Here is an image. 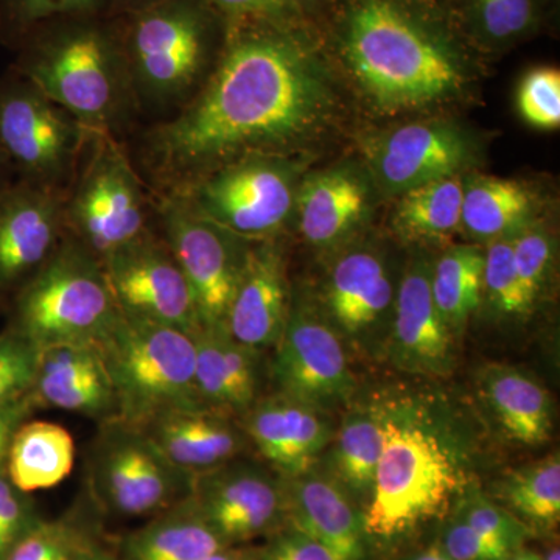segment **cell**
Segmentation results:
<instances>
[{
  "instance_id": "obj_43",
  "label": "cell",
  "mask_w": 560,
  "mask_h": 560,
  "mask_svg": "<svg viewBox=\"0 0 560 560\" xmlns=\"http://www.w3.org/2000/svg\"><path fill=\"white\" fill-rule=\"evenodd\" d=\"M35 503L28 493L14 488L7 477L5 467L0 466V560L40 521Z\"/></svg>"
},
{
  "instance_id": "obj_21",
  "label": "cell",
  "mask_w": 560,
  "mask_h": 560,
  "mask_svg": "<svg viewBox=\"0 0 560 560\" xmlns=\"http://www.w3.org/2000/svg\"><path fill=\"white\" fill-rule=\"evenodd\" d=\"M28 397L35 408H57L103 422L116 419V397L98 342L39 349Z\"/></svg>"
},
{
  "instance_id": "obj_49",
  "label": "cell",
  "mask_w": 560,
  "mask_h": 560,
  "mask_svg": "<svg viewBox=\"0 0 560 560\" xmlns=\"http://www.w3.org/2000/svg\"><path fill=\"white\" fill-rule=\"evenodd\" d=\"M205 560H257V552L232 545V547L220 548Z\"/></svg>"
},
{
  "instance_id": "obj_11",
  "label": "cell",
  "mask_w": 560,
  "mask_h": 560,
  "mask_svg": "<svg viewBox=\"0 0 560 560\" xmlns=\"http://www.w3.org/2000/svg\"><path fill=\"white\" fill-rule=\"evenodd\" d=\"M161 217L165 243L189 283L201 329H226L250 241L195 212L178 195L162 202Z\"/></svg>"
},
{
  "instance_id": "obj_27",
  "label": "cell",
  "mask_w": 560,
  "mask_h": 560,
  "mask_svg": "<svg viewBox=\"0 0 560 560\" xmlns=\"http://www.w3.org/2000/svg\"><path fill=\"white\" fill-rule=\"evenodd\" d=\"M482 399L511 440L545 444L551 436L550 394L536 378L506 364H488L480 374Z\"/></svg>"
},
{
  "instance_id": "obj_44",
  "label": "cell",
  "mask_w": 560,
  "mask_h": 560,
  "mask_svg": "<svg viewBox=\"0 0 560 560\" xmlns=\"http://www.w3.org/2000/svg\"><path fill=\"white\" fill-rule=\"evenodd\" d=\"M438 545L453 560H506L512 555L453 514L445 523Z\"/></svg>"
},
{
  "instance_id": "obj_4",
  "label": "cell",
  "mask_w": 560,
  "mask_h": 560,
  "mask_svg": "<svg viewBox=\"0 0 560 560\" xmlns=\"http://www.w3.org/2000/svg\"><path fill=\"white\" fill-rule=\"evenodd\" d=\"M14 72L90 131H108L127 91V58L105 28L79 22L28 36Z\"/></svg>"
},
{
  "instance_id": "obj_20",
  "label": "cell",
  "mask_w": 560,
  "mask_h": 560,
  "mask_svg": "<svg viewBox=\"0 0 560 560\" xmlns=\"http://www.w3.org/2000/svg\"><path fill=\"white\" fill-rule=\"evenodd\" d=\"M287 526L318 541L335 560H366L364 512L330 471L283 478Z\"/></svg>"
},
{
  "instance_id": "obj_24",
  "label": "cell",
  "mask_w": 560,
  "mask_h": 560,
  "mask_svg": "<svg viewBox=\"0 0 560 560\" xmlns=\"http://www.w3.org/2000/svg\"><path fill=\"white\" fill-rule=\"evenodd\" d=\"M394 285L381 254L352 249L335 261L324 287L329 318L350 340H371L394 305Z\"/></svg>"
},
{
  "instance_id": "obj_17",
  "label": "cell",
  "mask_w": 560,
  "mask_h": 560,
  "mask_svg": "<svg viewBox=\"0 0 560 560\" xmlns=\"http://www.w3.org/2000/svg\"><path fill=\"white\" fill-rule=\"evenodd\" d=\"M65 209L49 186L21 180L0 190V293H14L61 243Z\"/></svg>"
},
{
  "instance_id": "obj_42",
  "label": "cell",
  "mask_w": 560,
  "mask_h": 560,
  "mask_svg": "<svg viewBox=\"0 0 560 560\" xmlns=\"http://www.w3.org/2000/svg\"><path fill=\"white\" fill-rule=\"evenodd\" d=\"M39 349L16 330L0 334V404L31 394Z\"/></svg>"
},
{
  "instance_id": "obj_14",
  "label": "cell",
  "mask_w": 560,
  "mask_h": 560,
  "mask_svg": "<svg viewBox=\"0 0 560 560\" xmlns=\"http://www.w3.org/2000/svg\"><path fill=\"white\" fill-rule=\"evenodd\" d=\"M187 499L228 547L287 526L283 478L237 458L191 478Z\"/></svg>"
},
{
  "instance_id": "obj_53",
  "label": "cell",
  "mask_w": 560,
  "mask_h": 560,
  "mask_svg": "<svg viewBox=\"0 0 560 560\" xmlns=\"http://www.w3.org/2000/svg\"><path fill=\"white\" fill-rule=\"evenodd\" d=\"M125 5L135 7L136 11L145 9V7L153 5V3L161 2V0H120Z\"/></svg>"
},
{
  "instance_id": "obj_22",
  "label": "cell",
  "mask_w": 560,
  "mask_h": 560,
  "mask_svg": "<svg viewBox=\"0 0 560 560\" xmlns=\"http://www.w3.org/2000/svg\"><path fill=\"white\" fill-rule=\"evenodd\" d=\"M285 261L275 243H249L226 318L235 341L264 352L278 345L290 311Z\"/></svg>"
},
{
  "instance_id": "obj_51",
  "label": "cell",
  "mask_w": 560,
  "mask_h": 560,
  "mask_svg": "<svg viewBox=\"0 0 560 560\" xmlns=\"http://www.w3.org/2000/svg\"><path fill=\"white\" fill-rule=\"evenodd\" d=\"M411 560H453L445 555L444 551L441 550L440 545L434 544L433 547H430L429 550L420 552V555L415 556Z\"/></svg>"
},
{
  "instance_id": "obj_52",
  "label": "cell",
  "mask_w": 560,
  "mask_h": 560,
  "mask_svg": "<svg viewBox=\"0 0 560 560\" xmlns=\"http://www.w3.org/2000/svg\"><path fill=\"white\" fill-rule=\"evenodd\" d=\"M506 560H544V559H541L539 555H536V552L526 551V550H523V548H522V550L512 552L510 558H508Z\"/></svg>"
},
{
  "instance_id": "obj_30",
  "label": "cell",
  "mask_w": 560,
  "mask_h": 560,
  "mask_svg": "<svg viewBox=\"0 0 560 560\" xmlns=\"http://www.w3.org/2000/svg\"><path fill=\"white\" fill-rule=\"evenodd\" d=\"M383 451V427L375 404L352 408L331 440L330 474L364 512Z\"/></svg>"
},
{
  "instance_id": "obj_10",
  "label": "cell",
  "mask_w": 560,
  "mask_h": 560,
  "mask_svg": "<svg viewBox=\"0 0 560 560\" xmlns=\"http://www.w3.org/2000/svg\"><path fill=\"white\" fill-rule=\"evenodd\" d=\"M92 153L65 220L98 260L147 234V209L131 162L108 131H92Z\"/></svg>"
},
{
  "instance_id": "obj_19",
  "label": "cell",
  "mask_w": 560,
  "mask_h": 560,
  "mask_svg": "<svg viewBox=\"0 0 560 560\" xmlns=\"http://www.w3.org/2000/svg\"><path fill=\"white\" fill-rule=\"evenodd\" d=\"M241 418L248 441L282 478L311 470L334 440L329 411L279 393L257 400Z\"/></svg>"
},
{
  "instance_id": "obj_25",
  "label": "cell",
  "mask_w": 560,
  "mask_h": 560,
  "mask_svg": "<svg viewBox=\"0 0 560 560\" xmlns=\"http://www.w3.org/2000/svg\"><path fill=\"white\" fill-rule=\"evenodd\" d=\"M195 338V389L209 410L245 415L260 399L261 352L220 329H200Z\"/></svg>"
},
{
  "instance_id": "obj_54",
  "label": "cell",
  "mask_w": 560,
  "mask_h": 560,
  "mask_svg": "<svg viewBox=\"0 0 560 560\" xmlns=\"http://www.w3.org/2000/svg\"><path fill=\"white\" fill-rule=\"evenodd\" d=\"M10 436H0V466L5 464L7 447H9Z\"/></svg>"
},
{
  "instance_id": "obj_41",
  "label": "cell",
  "mask_w": 560,
  "mask_h": 560,
  "mask_svg": "<svg viewBox=\"0 0 560 560\" xmlns=\"http://www.w3.org/2000/svg\"><path fill=\"white\" fill-rule=\"evenodd\" d=\"M518 114L530 127L555 130L560 125V72L550 66L530 69L517 90Z\"/></svg>"
},
{
  "instance_id": "obj_36",
  "label": "cell",
  "mask_w": 560,
  "mask_h": 560,
  "mask_svg": "<svg viewBox=\"0 0 560 560\" xmlns=\"http://www.w3.org/2000/svg\"><path fill=\"white\" fill-rule=\"evenodd\" d=\"M103 0H0V40L21 46L40 25L60 18L84 20Z\"/></svg>"
},
{
  "instance_id": "obj_18",
  "label": "cell",
  "mask_w": 560,
  "mask_h": 560,
  "mask_svg": "<svg viewBox=\"0 0 560 560\" xmlns=\"http://www.w3.org/2000/svg\"><path fill=\"white\" fill-rule=\"evenodd\" d=\"M431 267L418 257L401 276L394 298L388 355L397 370L444 377L455 366V338L431 294Z\"/></svg>"
},
{
  "instance_id": "obj_33",
  "label": "cell",
  "mask_w": 560,
  "mask_h": 560,
  "mask_svg": "<svg viewBox=\"0 0 560 560\" xmlns=\"http://www.w3.org/2000/svg\"><path fill=\"white\" fill-rule=\"evenodd\" d=\"M501 506L530 530H551L560 521V459L558 453L512 470L497 486Z\"/></svg>"
},
{
  "instance_id": "obj_5",
  "label": "cell",
  "mask_w": 560,
  "mask_h": 560,
  "mask_svg": "<svg viewBox=\"0 0 560 560\" xmlns=\"http://www.w3.org/2000/svg\"><path fill=\"white\" fill-rule=\"evenodd\" d=\"M97 342L113 383L116 420L142 425L165 412L202 407L195 389L194 335L119 313Z\"/></svg>"
},
{
  "instance_id": "obj_46",
  "label": "cell",
  "mask_w": 560,
  "mask_h": 560,
  "mask_svg": "<svg viewBox=\"0 0 560 560\" xmlns=\"http://www.w3.org/2000/svg\"><path fill=\"white\" fill-rule=\"evenodd\" d=\"M205 2L232 18L272 20L287 10L291 0H205Z\"/></svg>"
},
{
  "instance_id": "obj_8",
  "label": "cell",
  "mask_w": 560,
  "mask_h": 560,
  "mask_svg": "<svg viewBox=\"0 0 560 560\" xmlns=\"http://www.w3.org/2000/svg\"><path fill=\"white\" fill-rule=\"evenodd\" d=\"M209 20L198 0H161L138 10L128 40V73L150 101L184 97L200 80Z\"/></svg>"
},
{
  "instance_id": "obj_9",
  "label": "cell",
  "mask_w": 560,
  "mask_h": 560,
  "mask_svg": "<svg viewBox=\"0 0 560 560\" xmlns=\"http://www.w3.org/2000/svg\"><path fill=\"white\" fill-rule=\"evenodd\" d=\"M103 423L90 459V485L102 510L154 517L189 495L191 478L171 466L138 427Z\"/></svg>"
},
{
  "instance_id": "obj_12",
  "label": "cell",
  "mask_w": 560,
  "mask_h": 560,
  "mask_svg": "<svg viewBox=\"0 0 560 560\" xmlns=\"http://www.w3.org/2000/svg\"><path fill=\"white\" fill-rule=\"evenodd\" d=\"M272 349L276 393L329 412L349 407L357 382L340 331L312 302L291 298L285 327Z\"/></svg>"
},
{
  "instance_id": "obj_1",
  "label": "cell",
  "mask_w": 560,
  "mask_h": 560,
  "mask_svg": "<svg viewBox=\"0 0 560 560\" xmlns=\"http://www.w3.org/2000/svg\"><path fill=\"white\" fill-rule=\"evenodd\" d=\"M329 106L326 75L302 40L278 28L241 32L198 97L150 136L151 160L190 183L231 158L302 138Z\"/></svg>"
},
{
  "instance_id": "obj_45",
  "label": "cell",
  "mask_w": 560,
  "mask_h": 560,
  "mask_svg": "<svg viewBox=\"0 0 560 560\" xmlns=\"http://www.w3.org/2000/svg\"><path fill=\"white\" fill-rule=\"evenodd\" d=\"M257 560H335L323 545L300 530L289 528L272 534L264 550L257 552Z\"/></svg>"
},
{
  "instance_id": "obj_13",
  "label": "cell",
  "mask_w": 560,
  "mask_h": 560,
  "mask_svg": "<svg viewBox=\"0 0 560 560\" xmlns=\"http://www.w3.org/2000/svg\"><path fill=\"white\" fill-rule=\"evenodd\" d=\"M91 132L16 72L0 80V149L22 180L51 187Z\"/></svg>"
},
{
  "instance_id": "obj_39",
  "label": "cell",
  "mask_w": 560,
  "mask_h": 560,
  "mask_svg": "<svg viewBox=\"0 0 560 560\" xmlns=\"http://www.w3.org/2000/svg\"><path fill=\"white\" fill-rule=\"evenodd\" d=\"M512 256L515 271L530 311L539 300L545 283L550 278L555 246L550 234L537 226H526L512 235Z\"/></svg>"
},
{
  "instance_id": "obj_38",
  "label": "cell",
  "mask_w": 560,
  "mask_h": 560,
  "mask_svg": "<svg viewBox=\"0 0 560 560\" xmlns=\"http://www.w3.org/2000/svg\"><path fill=\"white\" fill-rule=\"evenodd\" d=\"M92 537L70 518L38 523L9 552L5 560H73Z\"/></svg>"
},
{
  "instance_id": "obj_40",
  "label": "cell",
  "mask_w": 560,
  "mask_h": 560,
  "mask_svg": "<svg viewBox=\"0 0 560 560\" xmlns=\"http://www.w3.org/2000/svg\"><path fill=\"white\" fill-rule=\"evenodd\" d=\"M475 27L492 43H508L530 31L537 20V0H470Z\"/></svg>"
},
{
  "instance_id": "obj_2",
  "label": "cell",
  "mask_w": 560,
  "mask_h": 560,
  "mask_svg": "<svg viewBox=\"0 0 560 560\" xmlns=\"http://www.w3.org/2000/svg\"><path fill=\"white\" fill-rule=\"evenodd\" d=\"M383 451L364 508L371 540L393 541L441 517L470 485L466 445L451 419L415 397L375 404Z\"/></svg>"
},
{
  "instance_id": "obj_3",
  "label": "cell",
  "mask_w": 560,
  "mask_h": 560,
  "mask_svg": "<svg viewBox=\"0 0 560 560\" xmlns=\"http://www.w3.org/2000/svg\"><path fill=\"white\" fill-rule=\"evenodd\" d=\"M342 54L360 86L383 109L442 102L466 80L451 44L393 0H357L350 7Z\"/></svg>"
},
{
  "instance_id": "obj_34",
  "label": "cell",
  "mask_w": 560,
  "mask_h": 560,
  "mask_svg": "<svg viewBox=\"0 0 560 560\" xmlns=\"http://www.w3.org/2000/svg\"><path fill=\"white\" fill-rule=\"evenodd\" d=\"M464 180L459 175L422 184L401 194L394 224L404 237L442 238L460 226Z\"/></svg>"
},
{
  "instance_id": "obj_7",
  "label": "cell",
  "mask_w": 560,
  "mask_h": 560,
  "mask_svg": "<svg viewBox=\"0 0 560 560\" xmlns=\"http://www.w3.org/2000/svg\"><path fill=\"white\" fill-rule=\"evenodd\" d=\"M176 195L206 219L254 241L289 221L296 206V173L278 158L249 154L198 176Z\"/></svg>"
},
{
  "instance_id": "obj_32",
  "label": "cell",
  "mask_w": 560,
  "mask_h": 560,
  "mask_svg": "<svg viewBox=\"0 0 560 560\" xmlns=\"http://www.w3.org/2000/svg\"><path fill=\"white\" fill-rule=\"evenodd\" d=\"M485 250L458 245L445 250L431 268V294L453 338H459L480 307Z\"/></svg>"
},
{
  "instance_id": "obj_35",
  "label": "cell",
  "mask_w": 560,
  "mask_h": 560,
  "mask_svg": "<svg viewBox=\"0 0 560 560\" xmlns=\"http://www.w3.org/2000/svg\"><path fill=\"white\" fill-rule=\"evenodd\" d=\"M452 510L453 515L478 530L482 537L510 552L522 550L533 533L506 508L486 495L475 480L460 492Z\"/></svg>"
},
{
  "instance_id": "obj_15",
  "label": "cell",
  "mask_w": 560,
  "mask_h": 560,
  "mask_svg": "<svg viewBox=\"0 0 560 560\" xmlns=\"http://www.w3.org/2000/svg\"><path fill=\"white\" fill-rule=\"evenodd\" d=\"M101 264L121 315L190 335L201 329L189 283L165 241L147 232Z\"/></svg>"
},
{
  "instance_id": "obj_29",
  "label": "cell",
  "mask_w": 560,
  "mask_h": 560,
  "mask_svg": "<svg viewBox=\"0 0 560 560\" xmlns=\"http://www.w3.org/2000/svg\"><path fill=\"white\" fill-rule=\"evenodd\" d=\"M223 547L228 545L186 497L127 537L120 556L124 560H205Z\"/></svg>"
},
{
  "instance_id": "obj_37",
  "label": "cell",
  "mask_w": 560,
  "mask_h": 560,
  "mask_svg": "<svg viewBox=\"0 0 560 560\" xmlns=\"http://www.w3.org/2000/svg\"><path fill=\"white\" fill-rule=\"evenodd\" d=\"M482 291L500 315L511 318L529 315L530 308L515 271L512 237L489 242L485 250Z\"/></svg>"
},
{
  "instance_id": "obj_31",
  "label": "cell",
  "mask_w": 560,
  "mask_h": 560,
  "mask_svg": "<svg viewBox=\"0 0 560 560\" xmlns=\"http://www.w3.org/2000/svg\"><path fill=\"white\" fill-rule=\"evenodd\" d=\"M534 200L512 179L477 178L464 187L460 226L478 241L512 237L528 226Z\"/></svg>"
},
{
  "instance_id": "obj_26",
  "label": "cell",
  "mask_w": 560,
  "mask_h": 560,
  "mask_svg": "<svg viewBox=\"0 0 560 560\" xmlns=\"http://www.w3.org/2000/svg\"><path fill=\"white\" fill-rule=\"evenodd\" d=\"M294 209L305 242L327 248L355 230L366 213L368 191L352 173H318L298 187Z\"/></svg>"
},
{
  "instance_id": "obj_28",
  "label": "cell",
  "mask_w": 560,
  "mask_h": 560,
  "mask_svg": "<svg viewBox=\"0 0 560 560\" xmlns=\"http://www.w3.org/2000/svg\"><path fill=\"white\" fill-rule=\"evenodd\" d=\"M75 464V442L65 427L49 420H25L7 447L5 474L22 493L61 485Z\"/></svg>"
},
{
  "instance_id": "obj_6",
  "label": "cell",
  "mask_w": 560,
  "mask_h": 560,
  "mask_svg": "<svg viewBox=\"0 0 560 560\" xmlns=\"http://www.w3.org/2000/svg\"><path fill=\"white\" fill-rule=\"evenodd\" d=\"M119 313L101 260L68 241L14 291L10 327L38 349L97 342Z\"/></svg>"
},
{
  "instance_id": "obj_16",
  "label": "cell",
  "mask_w": 560,
  "mask_h": 560,
  "mask_svg": "<svg viewBox=\"0 0 560 560\" xmlns=\"http://www.w3.org/2000/svg\"><path fill=\"white\" fill-rule=\"evenodd\" d=\"M375 179L389 194L458 175L475 160V145L458 127L416 121L372 139L364 147Z\"/></svg>"
},
{
  "instance_id": "obj_55",
  "label": "cell",
  "mask_w": 560,
  "mask_h": 560,
  "mask_svg": "<svg viewBox=\"0 0 560 560\" xmlns=\"http://www.w3.org/2000/svg\"><path fill=\"white\" fill-rule=\"evenodd\" d=\"M544 560H560L559 548H552V550H550V552H548L547 558H545Z\"/></svg>"
},
{
  "instance_id": "obj_47",
  "label": "cell",
  "mask_w": 560,
  "mask_h": 560,
  "mask_svg": "<svg viewBox=\"0 0 560 560\" xmlns=\"http://www.w3.org/2000/svg\"><path fill=\"white\" fill-rule=\"evenodd\" d=\"M33 410L36 408L28 396L0 404V436L13 434V431L28 419Z\"/></svg>"
},
{
  "instance_id": "obj_23",
  "label": "cell",
  "mask_w": 560,
  "mask_h": 560,
  "mask_svg": "<svg viewBox=\"0 0 560 560\" xmlns=\"http://www.w3.org/2000/svg\"><path fill=\"white\" fill-rule=\"evenodd\" d=\"M232 416L209 408L165 412L138 427L171 466L194 478L237 458L245 431Z\"/></svg>"
},
{
  "instance_id": "obj_48",
  "label": "cell",
  "mask_w": 560,
  "mask_h": 560,
  "mask_svg": "<svg viewBox=\"0 0 560 560\" xmlns=\"http://www.w3.org/2000/svg\"><path fill=\"white\" fill-rule=\"evenodd\" d=\"M73 560H124L121 559V556L116 555V552L106 550L103 545L97 544V541L92 540L90 544L86 545V547L83 548L79 552V556H77Z\"/></svg>"
},
{
  "instance_id": "obj_50",
  "label": "cell",
  "mask_w": 560,
  "mask_h": 560,
  "mask_svg": "<svg viewBox=\"0 0 560 560\" xmlns=\"http://www.w3.org/2000/svg\"><path fill=\"white\" fill-rule=\"evenodd\" d=\"M13 173L9 160H7L5 153L0 149V190L5 189L10 183V176Z\"/></svg>"
}]
</instances>
